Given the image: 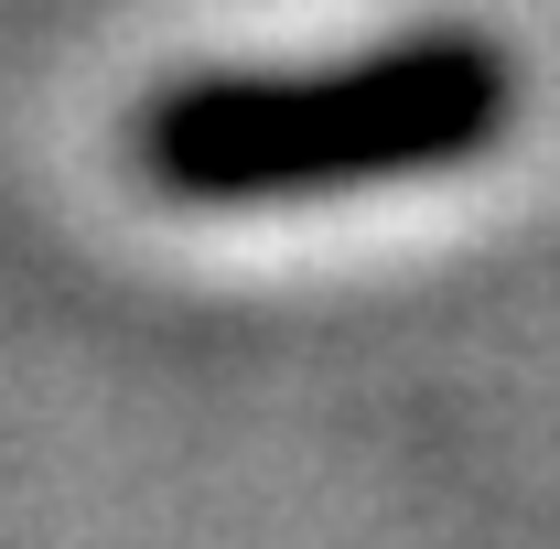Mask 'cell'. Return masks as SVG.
Listing matches in <instances>:
<instances>
[{"label": "cell", "mask_w": 560, "mask_h": 549, "mask_svg": "<svg viewBox=\"0 0 560 549\" xmlns=\"http://www.w3.org/2000/svg\"><path fill=\"white\" fill-rule=\"evenodd\" d=\"M495 119H506L495 55L420 44L324 86H184L140 119V162L173 195H291V184H355L388 162H453Z\"/></svg>", "instance_id": "6da1fadb"}]
</instances>
